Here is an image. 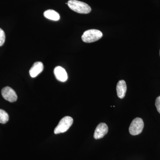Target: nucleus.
<instances>
[{
  "label": "nucleus",
  "mask_w": 160,
  "mask_h": 160,
  "mask_svg": "<svg viewBox=\"0 0 160 160\" xmlns=\"http://www.w3.org/2000/svg\"><path fill=\"white\" fill-rule=\"evenodd\" d=\"M67 4L70 9L78 13L87 14L91 11V7L88 4L77 0H69Z\"/></svg>",
  "instance_id": "1"
},
{
  "label": "nucleus",
  "mask_w": 160,
  "mask_h": 160,
  "mask_svg": "<svg viewBox=\"0 0 160 160\" xmlns=\"http://www.w3.org/2000/svg\"><path fill=\"white\" fill-rule=\"evenodd\" d=\"M102 36V33L100 30L91 29L84 32L82 39L84 42L92 43L100 39Z\"/></svg>",
  "instance_id": "2"
},
{
  "label": "nucleus",
  "mask_w": 160,
  "mask_h": 160,
  "mask_svg": "<svg viewBox=\"0 0 160 160\" xmlns=\"http://www.w3.org/2000/svg\"><path fill=\"white\" fill-rule=\"evenodd\" d=\"M72 118L69 116L65 117L61 120L54 130L55 134L63 133L69 129L73 123Z\"/></svg>",
  "instance_id": "3"
},
{
  "label": "nucleus",
  "mask_w": 160,
  "mask_h": 160,
  "mask_svg": "<svg viewBox=\"0 0 160 160\" xmlns=\"http://www.w3.org/2000/svg\"><path fill=\"white\" fill-rule=\"evenodd\" d=\"M144 126L143 120L141 118H136L132 122L129 126V133L132 135H138L142 132Z\"/></svg>",
  "instance_id": "4"
},
{
  "label": "nucleus",
  "mask_w": 160,
  "mask_h": 160,
  "mask_svg": "<svg viewBox=\"0 0 160 160\" xmlns=\"http://www.w3.org/2000/svg\"><path fill=\"white\" fill-rule=\"evenodd\" d=\"M2 94L5 100L10 102H14L17 100V95L15 92L9 86L4 87L2 89Z\"/></svg>",
  "instance_id": "5"
},
{
  "label": "nucleus",
  "mask_w": 160,
  "mask_h": 160,
  "mask_svg": "<svg viewBox=\"0 0 160 160\" xmlns=\"http://www.w3.org/2000/svg\"><path fill=\"white\" fill-rule=\"evenodd\" d=\"M108 132V127L106 123H100L95 130L93 137L95 139H99L104 137Z\"/></svg>",
  "instance_id": "6"
},
{
  "label": "nucleus",
  "mask_w": 160,
  "mask_h": 160,
  "mask_svg": "<svg viewBox=\"0 0 160 160\" xmlns=\"http://www.w3.org/2000/svg\"><path fill=\"white\" fill-rule=\"evenodd\" d=\"M54 73L57 79L61 82H65L68 79V75L65 69L57 66L54 69Z\"/></svg>",
  "instance_id": "7"
},
{
  "label": "nucleus",
  "mask_w": 160,
  "mask_h": 160,
  "mask_svg": "<svg viewBox=\"0 0 160 160\" xmlns=\"http://www.w3.org/2000/svg\"><path fill=\"white\" fill-rule=\"evenodd\" d=\"M44 69L43 63L38 62L34 63L29 70V74L32 78H35L42 72Z\"/></svg>",
  "instance_id": "8"
},
{
  "label": "nucleus",
  "mask_w": 160,
  "mask_h": 160,
  "mask_svg": "<svg viewBox=\"0 0 160 160\" xmlns=\"http://www.w3.org/2000/svg\"><path fill=\"white\" fill-rule=\"evenodd\" d=\"M118 96L121 99H123L126 95L127 91V86L124 80H120L118 83L116 87Z\"/></svg>",
  "instance_id": "9"
},
{
  "label": "nucleus",
  "mask_w": 160,
  "mask_h": 160,
  "mask_svg": "<svg viewBox=\"0 0 160 160\" xmlns=\"http://www.w3.org/2000/svg\"><path fill=\"white\" fill-rule=\"evenodd\" d=\"M44 16L46 18L52 21H57L60 19V15L55 10L49 9L44 12Z\"/></svg>",
  "instance_id": "10"
},
{
  "label": "nucleus",
  "mask_w": 160,
  "mask_h": 160,
  "mask_svg": "<svg viewBox=\"0 0 160 160\" xmlns=\"http://www.w3.org/2000/svg\"><path fill=\"white\" fill-rule=\"evenodd\" d=\"M9 120V115L5 110L0 109V123L6 124Z\"/></svg>",
  "instance_id": "11"
},
{
  "label": "nucleus",
  "mask_w": 160,
  "mask_h": 160,
  "mask_svg": "<svg viewBox=\"0 0 160 160\" xmlns=\"http://www.w3.org/2000/svg\"><path fill=\"white\" fill-rule=\"evenodd\" d=\"M6 40L5 32L2 29L0 28V47L3 46Z\"/></svg>",
  "instance_id": "12"
},
{
  "label": "nucleus",
  "mask_w": 160,
  "mask_h": 160,
  "mask_svg": "<svg viewBox=\"0 0 160 160\" xmlns=\"http://www.w3.org/2000/svg\"><path fill=\"white\" fill-rule=\"evenodd\" d=\"M155 106L158 111L160 114V96L158 97L155 101Z\"/></svg>",
  "instance_id": "13"
},
{
  "label": "nucleus",
  "mask_w": 160,
  "mask_h": 160,
  "mask_svg": "<svg viewBox=\"0 0 160 160\" xmlns=\"http://www.w3.org/2000/svg\"></svg>",
  "instance_id": "14"
}]
</instances>
